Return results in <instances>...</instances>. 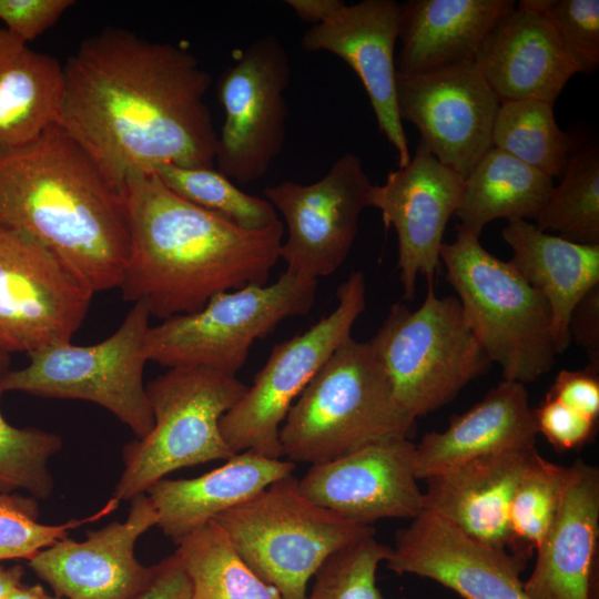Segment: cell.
<instances>
[{"instance_id":"f6af8a7d","label":"cell","mask_w":599,"mask_h":599,"mask_svg":"<svg viewBox=\"0 0 599 599\" xmlns=\"http://www.w3.org/2000/svg\"><path fill=\"white\" fill-rule=\"evenodd\" d=\"M23 573L21 566L7 568L0 565V599H6L14 588L22 583Z\"/></svg>"},{"instance_id":"ba28073f","label":"cell","mask_w":599,"mask_h":599,"mask_svg":"<svg viewBox=\"0 0 599 599\" xmlns=\"http://www.w3.org/2000/svg\"><path fill=\"white\" fill-rule=\"evenodd\" d=\"M402 407L415 419L453 400L487 372L490 361L456 296L427 284L423 304H394L369 341Z\"/></svg>"},{"instance_id":"7c38bea8","label":"cell","mask_w":599,"mask_h":599,"mask_svg":"<svg viewBox=\"0 0 599 599\" xmlns=\"http://www.w3.org/2000/svg\"><path fill=\"white\" fill-rule=\"evenodd\" d=\"M291 81L288 54L276 35L238 51L217 81L224 122L217 133L219 171L241 185L262 179L281 153Z\"/></svg>"},{"instance_id":"2e32d148","label":"cell","mask_w":599,"mask_h":599,"mask_svg":"<svg viewBox=\"0 0 599 599\" xmlns=\"http://www.w3.org/2000/svg\"><path fill=\"white\" fill-rule=\"evenodd\" d=\"M464 184L465 179L422 142L406 166L390 171L384 184H373L369 206L382 213L386 229L396 232L405 300H413L418 275L434 284L444 232L460 206Z\"/></svg>"},{"instance_id":"ffe728a7","label":"cell","mask_w":599,"mask_h":599,"mask_svg":"<svg viewBox=\"0 0 599 599\" xmlns=\"http://www.w3.org/2000/svg\"><path fill=\"white\" fill-rule=\"evenodd\" d=\"M399 3L363 0L344 4L324 22L302 35L307 52L325 51L345 61L362 81L379 131L396 150L399 167L410 161L408 142L396 102L395 43L398 39Z\"/></svg>"},{"instance_id":"60d3db41","label":"cell","mask_w":599,"mask_h":599,"mask_svg":"<svg viewBox=\"0 0 599 599\" xmlns=\"http://www.w3.org/2000/svg\"><path fill=\"white\" fill-rule=\"evenodd\" d=\"M599 367L589 365L580 370L562 369L556 376L547 397L598 420L599 417Z\"/></svg>"},{"instance_id":"f35d334b","label":"cell","mask_w":599,"mask_h":599,"mask_svg":"<svg viewBox=\"0 0 599 599\" xmlns=\"http://www.w3.org/2000/svg\"><path fill=\"white\" fill-rule=\"evenodd\" d=\"M532 412L537 433L542 434L557 453L579 449L595 438L598 420L554 398L546 396Z\"/></svg>"},{"instance_id":"ab89813d","label":"cell","mask_w":599,"mask_h":599,"mask_svg":"<svg viewBox=\"0 0 599 599\" xmlns=\"http://www.w3.org/2000/svg\"><path fill=\"white\" fill-rule=\"evenodd\" d=\"M74 4V0H0V22L11 34L29 43Z\"/></svg>"},{"instance_id":"603a6c76","label":"cell","mask_w":599,"mask_h":599,"mask_svg":"<svg viewBox=\"0 0 599 599\" xmlns=\"http://www.w3.org/2000/svg\"><path fill=\"white\" fill-rule=\"evenodd\" d=\"M535 447L480 456L425 479L424 510L496 550L510 542L509 511Z\"/></svg>"},{"instance_id":"d6986e66","label":"cell","mask_w":599,"mask_h":599,"mask_svg":"<svg viewBox=\"0 0 599 599\" xmlns=\"http://www.w3.org/2000/svg\"><path fill=\"white\" fill-rule=\"evenodd\" d=\"M384 562L397 575L430 579L463 599H529L520 579L526 565L426 510L396 531Z\"/></svg>"},{"instance_id":"e0dca14e","label":"cell","mask_w":599,"mask_h":599,"mask_svg":"<svg viewBox=\"0 0 599 599\" xmlns=\"http://www.w3.org/2000/svg\"><path fill=\"white\" fill-rule=\"evenodd\" d=\"M298 490L314 504L370 526L384 518L413 519L424 511L415 471V444L385 439L329 461L312 465Z\"/></svg>"},{"instance_id":"ee69618b","label":"cell","mask_w":599,"mask_h":599,"mask_svg":"<svg viewBox=\"0 0 599 599\" xmlns=\"http://www.w3.org/2000/svg\"><path fill=\"white\" fill-rule=\"evenodd\" d=\"M285 3L312 26L324 22L345 4L341 0H286Z\"/></svg>"},{"instance_id":"74e56055","label":"cell","mask_w":599,"mask_h":599,"mask_svg":"<svg viewBox=\"0 0 599 599\" xmlns=\"http://www.w3.org/2000/svg\"><path fill=\"white\" fill-rule=\"evenodd\" d=\"M546 16L572 55L578 73H591L599 64L598 0H521Z\"/></svg>"},{"instance_id":"b9f144b4","label":"cell","mask_w":599,"mask_h":599,"mask_svg":"<svg viewBox=\"0 0 599 599\" xmlns=\"http://www.w3.org/2000/svg\"><path fill=\"white\" fill-rule=\"evenodd\" d=\"M569 331L570 337L586 349L590 365L599 367V284L573 308Z\"/></svg>"},{"instance_id":"d4e9b609","label":"cell","mask_w":599,"mask_h":599,"mask_svg":"<svg viewBox=\"0 0 599 599\" xmlns=\"http://www.w3.org/2000/svg\"><path fill=\"white\" fill-rule=\"evenodd\" d=\"M514 0H409L399 3L396 72L414 74L473 62Z\"/></svg>"},{"instance_id":"44dd1931","label":"cell","mask_w":599,"mask_h":599,"mask_svg":"<svg viewBox=\"0 0 599 599\" xmlns=\"http://www.w3.org/2000/svg\"><path fill=\"white\" fill-rule=\"evenodd\" d=\"M529 599H599V469L568 466L556 517L524 581Z\"/></svg>"},{"instance_id":"4316f807","label":"cell","mask_w":599,"mask_h":599,"mask_svg":"<svg viewBox=\"0 0 599 599\" xmlns=\"http://www.w3.org/2000/svg\"><path fill=\"white\" fill-rule=\"evenodd\" d=\"M501 235L512 251L510 264L546 298L556 352L564 353L573 308L599 284V245L550 235L526 220L508 221Z\"/></svg>"},{"instance_id":"52a82bcc","label":"cell","mask_w":599,"mask_h":599,"mask_svg":"<svg viewBox=\"0 0 599 599\" xmlns=\"http://www.w3.org/2000/svg\"><path fill=\"white\" fill-rule=\"evenodd\" d=\"M145 387L154 424L123 449L124 470L113 495L119 501L180 468L231 458L220 420L247 389L236 375L206 367H172Z\"/></svg>"},{"instance_id":"f546056e","label":"cell","mask_w":599,"mask_h":599,"mask_svg":"<svg viewBox=\"0 0 599 599\" xmlns=\"http://www.w3.org/2000/svg\"><path fill=\"white\" fill-rule=\"evenodd\" d=\"M175 544L191 582L190 599H283L246 565L216 521Z\"/></svg>"},{"instance_id":"e575fe53","label":"cell","mask_w":599,"mask_h":599,"mask_svg":"<svg viewBox=\"0 0 599 599\" xmlns=\"http://www.w3.org/2000/svg\"><path fill=\"white\" fill-rule=\"evenodd\" d=\"M0 387V399L3 394ZM62 446L59 435L38 428H18L0 412V493L26 490L48 498L53 479L48 464Z\"/></svg>"},{"instance_id":"8992f818","label":"cell","mask_w":599,"mask_h":599,"mask_svg":"<svg viewBox=\"0 0 599 599\" xmlns=\"http://www.w3.org/2000/svg\"><path fill=\"white\" fill-rule=\"evenodd\" d=\"M213 520L246 565L283 599H305L308 581L329 556L375 534L372 526L351 521L304 497L293 475Z\"/></svg>"},{"instance_id":"836d02e7","label":"cell","mask_w":599,"mask_h":599,"mask_svg":"<svg viewBox=\"0 0 599 599\" xmlns=\"http://www.w3.org/2000/svg\"><path fill=\"white\" fill-rule=\"evenodd\" d=\"M154 173L179 196L241 227L263 230L280 221L266 199L243 192L214 167L162 165Z\"/></svg>"},{"instance_id":"5b68a950","label":"cell","mask_w":599,"mask_h":599,"mask_svg":"<svg viewBox=\"0 0 599 599\" xmlns=\"http://www.w3.org/2000/svg\"><path fill=\"white\" fill-rule=\"evenodd\" d=\"M439 256L468 326L504 379L525 385L548 373L557 352L546 298L459 225Z\"/></svg>"},{"instance_id":"d590c367","label":"cell","mask_w":599,"mask_h":599,"mask_svg":"<svg viewBox=\"0 0 599 599\" xmlns=\"http://www.w3.org/2000/svg\"><path fill=\"white\" fill-rule=\"evenodd\" d=\"M388 552L389 546L377 541L375 534L341 548L316 571L305 599H383L376 572Z\"/></svg>"},{"instance_id":"484cf974","label":"cell","mask_w":599,"mask_h":599,"mask_svg":"<svg viewBox=\"0 0 599 599\" xmlns=\"http://www.w3.org/2000/svg\"><path fill=\"white\" fill-rule=\"evenodd\" d=\"M295 464L253 451L234 454L222 466L195 478L154 483L145 493L156 514L158 526L176 542L271 484L292 475Z\"/></svg>"},{"instance_id":"7a4b0ae2","label":"cell","mask_w":599,"mask_h":599,"mask_svg":"<svg viewBox=\"0 0 599 599\" xmlns=\"http://www.w3.org/2000/svg\"><path fill=\"white\" fill-rule=\"evenodd\" d=\"M122 196L130 247L120 288L159 318L194 313L222 292L265 285L280 258L281 221L241 227L179 196L155 173L129 179Z\"/></svg>"},{"instance_id":"8d00e7d4","label":"cell","mask_w":599,"mask_h":599,"mask_svg":"<svg viewBox=\"0 0 599 599\" xmlns=\"http://www.w3.org/2000/svg\"><path fill=\"white\" fill-rule=\"evenodd\" d=\"M112 497L103 508L90 517L72 519L61 525L39 522V504L32 496L0 493V561L31 559L43 548L68 536L69 531L98 520L118 507Z\"/></svg>"},{"instance_id":"4dcf8cb0","label":"cell","mask_w":599,"mask_h":599,"mask_svg":"<svg viewBox=\"0 0 599 599\" xmlns=\"http://www.w3.org/2000/svg\"><path fill=\"white\" fill-rule=\"evenodd\" d=\"M552 105L535 99L500 102L491 136L493 146L551 179L564 175L576 150L557 125Z\"/></svg>"},{"instance_id":"83f0119b","label":"cell","mask_w":599,"mask_h":599,"mask_svg":"<svg viewBox=\"0 0 599 599\" xmlns=\"http://www.w3.org/2000/svg\"><path fill=\"white\" fill-rule=\"evenodd\" d=\"M63 91V65L0 24V153L58 124Z\"/></svg>"},{"instance_id":"6da1fadb","label":"cell","mask_w":599,"mask_h":599,"mask_svg":"<svg viewBox=\"0 0 599 599\" xmlns=\"http://www.w3.org/2000/svg\"><path fill=\"white\" fill-rule=\"evenodd\" d=\"M58 125L122 193L162 165L214 167L211 74L182 44L106 28L63 65Z\"/></svg>"},{"instance_id":"7402d4cb","label":"cell","mask_w":599,"mask_h":599,"mask_svg":"<svg viewBox=\"0 0 599 599\" xmlns=\"http://www.w3.org/2000/svg\"><path fill=\"white\" fill-rule=\"evenodd\" d=\"M474 62L500 102L535 99L554 104L578 73L549 19L521 1L497 20Z\"/></svg>"},{"instance_id":"ac0fdd59","label":"cell","mask_w":599,"mask_h":599,"mask_svg":"<svg viewBox=\"0 0 599 599\" xmlns=\"http://www.w3.org/2000/svg\"><path fill=\"white\" fill-rule=\"evenodd\" d=\"M130 501L125 520L89 531L83 541L67 536L35 554L29 567L63 599H134L156 571L138 561L134 546L159 518L146 493Z\"/></svg>"},{"instance_id":"5bb4252c","label":"cell","mask_w":599,"mask_h":599,"mask_svg":"<svg viewBox=\"0 0 599 599\" xmlns=\"http://www.w3.org/2000/svg\"><path fill=\"white\" fill-rule=\"evenodd\" d=\"M372 187L362 160L352 153L339 156L314 183L267 186L265 197L287 227L280 248L286 271L316 281L336 272L354 244Z\"/></svg>"},{"instance_id":"7dc6e473","label":"cell","mask_w":599,"mask_h":599,"mask_svg":"<svg viewBox=\"0 0 599 599\" xmlns=\"http://www.w3.org/2000/svg\"><path fill=\"white\" fill-rule=\"evenodd\" d=\"M9 364H10V357H9V354L0 351V378L6 374L8 373V368H9Z\"/></svg>"},{"instance_id":"3957f363","label":"cell","mask_w":599,"mask_h":599,"mask_svg":"<svg viewBox=\"0 0 599 599\" xmlns=\"http://www.w3.org/2000/svg\"><path fill=\"white\" fill-rule=\"evenodd\" d=\"M0 225L39 241L93 293L122 283L130 247L122 193L58 124L0 153Z\"/></svg>"},{"instance_id":"9a60e30c","label":"cell","mask_w":599,"mask_h":599,"mask_svg":"<svg viewBox=\"0 0 599 599\" xmlns=\"http://www.w3.org/2000/svg\"><path fill=\"white\" fill-rule=\"evenodd\" d=\"M396 102L402 121L412 122L429 152L464 179L493 148L500 100L474 61L396 72Z\"/></svg>"},{"instance_id":"7bdbcfd3","label":"cell","mask_w":599,"mask_h":599,"mask_svg":"<svg viewBox=\"0 0 599 599\" xmlns=\"http://www.w3.org/2000/svg\"><path fill=\"white\" fill-rule=\"evenodd\" d=\"M191 582L180 557L174 552L156 565L150 585L134 599H190Z\"/></svg>"},{"instance_id":"8fae6325","label":"cell","mask_w":599,"mask_h":599,"mask_svg":"<svg viewBox=\"0 0 599 599\" xmlns=\"http://www.w3.org/2000/svg\"><path fill=\"white\" fill-rule=\"evenodd\" d=\"M337 306L306 332L276 344L253 385L220 420L221 434L234 454L283 456L281 426L295 399L336 348L352 336L366 307L363 272L352 273L336 293Z\"/></svg>"},{"instance_id":"d6a6232c","label":"cell","mask_w":599,"mask_h":599,"mask_svg":"<svg viewBox=\"0 0 599 599\" xmlns=\"http://www.w3.org/2000/svg\"><path fill=\"white\" fill-rule=\"evenodd\" d=\"M567 469L538 453L517 486L509 511L508 552L526 566L556 517Z\"/></svg>"},{"instance_id":"1f68e13d","label":"cell","mask_w":599,"mask_h":599,"mask_svg":"<svg viewBox=\"0 0 599 599\" xmlns=\"http://www.w3.org/2000/svg\"><path fill=\"white\" fill-rule=\"evenodd\" d=\"M561 182L554 186L536 219L542 232L571 242L599 245V149L575 150Z\"/></svg>"},{"instance_id":"cb8c5ba5","label":"cell","mask_w":599,"mask_h":599,"mask_svg":"<svg viewBox=\"0 0 599 599\" xmlns=\"http://www.w3.org/2000/svg\"><path fill=\"white\" fill-rule=\"evenodd\" d=\"M537 434L525 385L502 379L467 412L451 417L445 430L427 433L415 444L417 479L480 456L535 447Z\"/></svg>"},{"instance_id":"30bf717a","label":"cell","mask_w":599,"mask_h":599,"mask_svg":"<svg viewBox=\"0 0 599 599\" xmlns=\"http://www.w3.org/2000/svg\"><path fill=\"white\" fill-rule=\"evenodd\" d=\"M150 316L148 306L135 302L120 327L104 341L89 346L69 342L33 351L26 367L0 378V387L45 398L92 402L142 438L154 424L143 384Z\"/></svg>"},{"instance_id":"bcb514c9","label":"cell","mask_w":599,"mask_h":599,"mask_svg":"<svg viewBox=\"0 0 599 599\" xmlns=\"http://www.w3.org/2000/svg\"><path fill=\"white\" fill-rule=\"evenodd\" d=\"M6 599H63L58 596L49 595L40 585H19Z\"/></svg>"},{"instance_id":"4fadbf2b","label":"cell","mask_w":599,"mask_h":599,"mask_svg":"<svg viewBox=\"0 0 599 599\" xmlns=\"http://www.w3.org/2000/svg\"><path fill=\"white\" fill-rule=\"evenodd\" d=\"M93 294L39 241L0 225V351L29 354L69 343Z\"/></svg>"},{"instance_id":"277c9868","label":"cell","mask_w":599,"mask_h":599,"mask_svg":"<svg viewBox=\"0 0 599 599\" xmlns=\"http://www.w3.org/2000/svg\"><path fill=\"white\" fill-rule=\"evenodd\" d=\"M414 423L370 342L351 336L291 406L280 444L287 460L316 465L372 443L408 438Z\"/></svg>"},{"instance_id":"f1b7e54d","label":"cell","mask_w":599,"mask_h":599,"mask_svg":"<svg viewBox=\"0 0 599 599\" xmlns=\"http://www.w3.org/2000/svg\"><path fill=\"white\" fill-rule=\"evenodd\" d=\"M554 186L550 176L493 146L465 179L459 226L479 237L494 220H536Z\"/></svg>"},{"instance_id":"9c48e42d","label":"cell","mask_w":599,"mask_h":599,"mask_svg":"<svg viewBox=\"0 0 599 599\" xmlns=\"http://www.w3.org/2000/svg\"><path fill=\"white\" fill-rule=\"evenodd\" d=\"M316 291V280L285 270L273 284L219 293L194 313L150 326L148 361L169 368L206 367L236 375L254 342L282 321L307 314Z\"/></svg>"}]
</instances>
